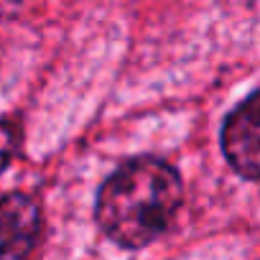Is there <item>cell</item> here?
<instances>
[{"label":"cell","instance_id":"cell-2","mask_svg":"<svg viewBox=\"0 0 260 260\" xmlns=\"http://www.w3.org/2000/svg\"><path fill=\"white\" fill-rule=\"evenodd\" d=\"M222 148L240 176L260 181V92L250 94L227 115Z\"/></svg>","mask_w":260,"mask_h":260},{"label":"cell","instance_id":"cell-3","mask_svg":"<svg viewBox=\"0 0 260 260\" xmlns=\"http://www.w3.org/2000/svg\"><path fill=\"white\" fill-rule=\"evenodd\" d=\"M41 237L39 204L16 191L0 199V260H28Z\"/></svg>","mask_w":260,"mask_h":260},{"label":"cell","instance_id":"cell-1","mask_svg":"<svg viewBox=\"0 0 260 260\" xmlns=\"http://www.w3.org/2000/svg\"><path fill=\"white\" fill-rule=\"evenodd\" d=\"M184 189L176 169L141 158L117 169L100 189L97 222L125 247H143L161 237L179 212Z\"/></svg>","mask_w":260,"mask_h":260},{"label":"cell","instance_id":"cell-4","mask_svg":"<svg viewBox=\"0 0 260 260\" xmlns=\"http://www.w3.org/2000/svg\"><path fill=\"white\" fill-rule=\"evenodd\" d=\"M16 148H18V133H16V127L0 122V171L11 164V158L16 156Z\"/></svg>","mask_w":260,"mask_h":260}]
</instances>
